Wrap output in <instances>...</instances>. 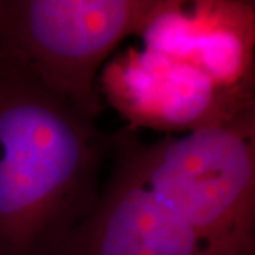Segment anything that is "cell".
Returning a JSON list of instances; mask_svg holds the SVG:
<instances>
[{
	"mask_svg": "<svg viewBox=\"0 0 255 255\" xmlns=\"http://www.w3.org/2000/svg\"><path fill=\"white\" fill-rule=\"evenodd\" d=\"M97 85L132 132L146 128L182 135L255 108V91L223 88L190 64L142 46L112 54Z\"/></svg>",
	"mask_w": 255,
	"mask_h": 255,
	"instance_id": "cell-4",
	"label": "cell"
},
{
	"mask_svg": "<svg viewBox=\"0 0 255 255\" xmlns=\"http://www.w3.org/2000/svg\"><path fill=\"white\" fill-rule=\"evenodd\" d=\"M137 37L223 88L255 91V1L156 0Z\"/></svg>",
	"mask_w": 255,
	"mask_h": 255,
	"instance_id": "cell-6",
	"label": "cell"
},
{
	"mask_svg": "<svg viewBox=\"0 0 255 255\" xmlns=\"http://www.w3.org/2000/svg\"><path fill=\"white\" fill-rule=\"evenodd\" d=\"M112 143L0 60V255H60L98 199Z\"/></svg>",
	"mask_w": 255,
	"mask_h": 255,
	"instance_id": "cell-1",
	"label": "cell"
},
{
	"mask_svg": "<svg viewBox=\"0 0 255 255\" xmlns=\"http://www.w3.org/2000/svg\"><path fill=\"white\" fill-rule=\"evenodd\" d=\"M156 0H0V60L82 117L102 110L97 78Z\"/></svg>",
	"mask_w": 255,
	"mask_h": 255,
	"instance_id": "cell-3",
	"label": "cell"
},
{
	"mask_svg": "<svg viewBox=\"0 0 255 255\" xmlns=\"http://www.w3.org/2000/svg\"><path fill=\"white\" fill-rule=\"evenodd\" d=\"M150 191L213 255H255V108L153 143L121 132Z\"/></svg>",
	"mask_w": 255,
	"mask_h": 255,
	"instance_id": "cell-2",
	"label": "cell"
},
{
	"mask_svg": "<svg viewBox=\"0 0 255 255\" xmlns=\"http://www.w3.org/2000/svg\"><path fill=\"white\" fill-rule=\"evenodd\" d=\"M110 160L98 199L60 255H213L140 179L121 132Z\"/></svg>",
	"mask_w": 255,
	"mask_h": 255,
	"instance_id": "cell-5",
	"label": "cell"
}]
</instances>
